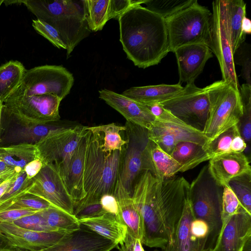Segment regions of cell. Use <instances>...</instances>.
<instances>
[{
    "label": "cell",
    "mask_w": 251,
    "mask_h": 251,
    "mask_svg": "<svg viewBox=\"0 0 251 251\" xmlns=\"http://www.w3.org/2000/svg\"><path fill=\"white\" fill-rule=\"evenodd\" d=\"M223 191V187L210 174L208 164L189 185L187 197L193 216L203 221L209 227V250L214 248L222 226Z\"/></svg>",
    "instance_id": "obj_5"
},
{
    "label": "cell",
    "mask_w": 251,
    "mask_h": 251,
    "mask_svg": "<svg viewBox=\"0 0 251 251\" xmlns=\"http://www.w3.org/2000/svg\"><path fill=\"white\" fill-rule=\"evenodd\" d=\"M142 245L140 239L132 236L127 231L125 240L120 244L118 251H145Z\"/></svg>",
    "instance_id": "obj_48"
},
{
    "label": "cell",
    "mask_w": 251,
    "mask_h": 251,
    "mask_svg": "<svg viewBox=\"0 0 251 251\" xmlns=\"http://www.w3.org/2000/svg\"><path fill=\"white\" fill-rule=\"evenodd\" d=\"M209 172L215 180L224 187L238 176L251 174L250 161L244 152H228L209 160Z\"/></svg>",
    "instance_id": "obj_21"
},
{
    "label": "cell",
    "mask_w": 251,
    "mask_h": 251,
    "mask_svg": "<svg viewBox=\"0 0 251 251\" xmlns=\"http://www.w3.org/2000/svg\"><path fill=\"white\" fill-rule=\"evenodd\" d=\"M243 209H245L229 186L228 185L224 186L222 194V225L231 216Z\"/></svg>",
    "instance_id": "obj_41"
},
{
    "label": "cell",
    "mask_w": 251,
    "mask_h": 251,
    "mask_svg": "<svg viewBox=\"0 0 251 251\" xmlns=\"http://www.w3.org/2000/svg\"><path fill=\"white\" fill-rule=\"evenodd\" d=\"M38 213L49 226L58 231L71 233L81 227L78 220L74 215L55 207L49 208Z\"/></svg>",
    "instance_id": "obj_33"
},
{
    "label": "cell",
    "mask_w": 251,
    "mask_h": 251,
    "mask_svg": "<svg viewBox=\"0 0 251 251\" xmlns=\"http://www.w3.org/2000/svg\"><path fill=\"white\" fill-rule=\"evenodd\" d=\"M193 217L187 196L182 214L173 240L162 250V251H210L206 242L197 238L191 231V223Z\"/></svg>",
    "instance_id": "obj_22"
},
{
    "label": "cell",
    "mask_w": 251,
    "mask_h": 251,
    "mask_svg": "<svg viewBox=\"0 0 251 251\" xmlns=\"http://www.w3.org/2000/svg\"><path fill=\"white\" fill-rule=\"evenodd\" d=\"M183 88L177 84H159L132 87L122 94L143 104L160 103L173 97Z\"/></svg>",
    "instance_id": "obj_27"
},
{
    "label": "cell",
    "mask_w": 251,
    "mask_h": 251,
    "mask_svg": "<svg viewBox=\"0 0 251 251\" xmlns=\"http://www.w3.org/2000/svg\"><path fill=\"white\" fill-rule=\"evenodd\" d=\"M156 251V250H155V251Z\"/></svg>",
    "instance_id": "obj_59"
},
{
    "label": "cell",
    "mask_w": 251,
    "mask_h": 251,
    "mask_svg": "<svg viewBox=\"0 0 251 251\" xmlns=\"http://www.w3.org/2000/svg\"><path fill=\"white\" fill-rule=\"evenodd\" d=\"M242 207L251 214V174H245L230 180L227 184Z\"/></svg>",
    "instance_id": "obj_38"
},
{
    "label": "cell",
    "mask_w": 251,
    "mask_h": 251,
    "mask_svg": "<svg viewBox=\"0 0 251 251\" xmlns=\"http://www.w3.org/2000/svg\"><path fill=\"white\" fill-rule=\"evenodd\" d=\"M78 222L81 226L118 245L124 241L127 231L125 224L108 213L97 217L79 219Z\"/></svg>",
    "instance_id": "obj_25"
},
{
    "label": "cell",
    "mask_w": 251,
    "mask_h": 251,
    "mask_svg": "<svg viewBox=\"0 0 251 251\" xmlns=\"http://www.w3.org/2000/svg\"><path fill=\"white\" fill-rule=\"evenodd\" d=\"M159 104L185 124L202 131L210 108L205 88L186 84L181 91Z\"/></svg>",
    "instance_id": "obj_12"
},
{
    "label": "cell",
    "mask_w": 251,
    "mask_h": 251,
    "mask_svg": "<svg viewBox=\"0 0 251 251\" xmlns=\"http://www.w3.org/2000/svg\"><path fill=\"white\" fill-rule=\"evenodd\" d=\"M4 0H0V6L2 4V3L3 2Z\"/></svg>",
    "instance_id": "obj_58"
},
{
    "label": "cell",
    "mask_w": 251,
    "mask_h": 251,
    "mask_svg": "<svg viewBox=\"0 0 251 251\" xmlns=\"http://www.w3.org/2000/svg\"><path fill=\"white\" fill-rule=\"evenodd\" d=\"M241 29L242 32L246 35L251 33V21L246 16L242 19Z\"/></svg>",
    "instance_id": "obj_52"
},
{
    "label": "cell",
    "mask_w": 251,
    "mask_h": 251,
    "mask_svg": "<svg viewBox=\"0 0 251 251\" xmlns=\"http://www.w3.org/2000/svg\"><path fill=\"white\" fill-rule=\"evenodd\" d=\"M210 108L202 130L208 142L238 124L243 114V105L239 90L223 80L206 86Z\"/></svg>",
    "instance_id": "obj_6"
},
{
    "label": "cell",
    "mask_w": 251,
    "mask_h": 251,
    "mask_svg": "<svg viewBox=\"0 0 251 251\" xmlns=\"http://www.w3.org/2000/svg\"><path fill=\"white\" fill-rule=\"evenodd\" d=\"M240 134L235 125L208 142L203 147L209 159L222 154L230 152V145L233 138Z\"/></svg>",
    "instance_id": "obj_37"
},
{
    "label": "cell",
    "mask_w": 251,
    "mask_h": 251,
    "mask_svg": "<svg viewBox=\"0 0 251 251\" xmlns=\"http://www.w3.org/2000/svg\"><path fill=\"white\" fill-rule=\"evenodd\" d=\"M125 126L126 143L123 149L119 178L131 195L135 180L144 171L146 150L150 139L147 129L128 122Z\"/></svg>",
    "instance_id": "obj_13"
},
{
    "label": "cell",
    "mask_w": 251,
    "mask_h": 251,
    "mask_svg": "<svg viewBox=\"0 0 251 251\" xmlns=\"http://www.w3.org/2000/svg\"><path fill=\"white\" fill-rule=\"evenodd\" d=\"M3 102L0 100V137L1 132V128H2V123L3 119V115H2V107H3Z\"/></svg>",
    "instance_id": "obj_55"
},
{
    "label": "cell",
    "mask_w": 251,
    "mask_h": 251,
    "mask_svg": "<svg viewBox=\"0 0 251 251\" xmlns=\"http://www.w3.org/2000/svg\"><path fill=\"white\" fill-rule=\"evenodd\" d=\"M36 158V150L33 143L24 142L0 147V160L18 172L24 170L26 164Z\"/></svg>",
    "instance_id": "obj_30"
},
{
    "label": "cell",
    "mask_w": 251,
    "mask_h": 251,
    "mask_svg": "<svg viewBox=\"0 0 251 251\" xmlns=\"http://www.w3.org/2000/svg\"><path fill=\"white\" fill-rule=\"evenodd\" d=\"M251 236V214L243 209L222 225L212 251H241Z\"/></svg>",
    "instance_id": "obj_17"
},
{
    "label": "cell",
    "mask_w": 251,
    "mask_h": 251,
    "mask_svg": "<svg viewBox=\"0 0 251 251\" xmlns=\"http://www.w3.org/2000/svg\"><path fill=\"white\" fill-rule=\"evenodd\" d=\"M85 150L84 135L72 155L67 176L64 182L75 205L86 196L83 187Z\"/></svg>",
    "instance_id": "obj_24"
},
{
    "label": "cell",
    "mask_w": 251,
    "mask_h": 251,
    "mask_svg": "<svg viewBox=\"0 0 251 251\" xmlns=\"http://www.w3.org/2000/svg\"><path fill=\"white\" fill-rule=\"evenodd\" d=\"M170 156L180 165L181 172L210 159L202 146L190 142H178Z\"/></svg>",
    "instance_id": "obj_29"
},
{
    "label": "cell",
    "mask_w": 251,
    "mask_h": 251,
    "mask_svg": "<svg viewBox=\"0 0 251 251\" xmlns=\"http://www.w3.org/2000/svg\"><path fill=\"white\" fill-rule=\"evenodd\" d=\"M61 100L52 94L6 99L3 104V117L21 126L58 121L60 120L59 106Z\"/></svg>",
    "instance_id": "obj_9"
},
{
    "label": "cell",
    "mask_w": 251,
    "mask_h": 251,
    "mask_svg": "<svg viewBox=\"0 0 251 251\" xmlns=\"http://www.w3.org/2000/svg\"><path fill=\"white\" fill-rule=\"evenodd\" d=\"M87 128L102 133V148L105 152L110 153L116 150L122 151L126 143V140L123 139L120 134V132L125 131V126L111 123L95 126H87Z\"/></svg>",
    "instance_id": "obj_34"
},
{
    "label": "cell",
    "mask_w": 251,
    "mask_h": 251,
    "mask_svg": "<svg viewBox=\"0 0 251 251\" xmlns=\"http://www.w3.org/2000/svg\"><path fill=\"white\" fill-rule=\"evenodd\" d=\"M212 251V250H211V251Z\"/></svg>",
    "instance_id": "obj_60"
},
{
    "label": "cell",
    "mask_w": 251,
    "mask_h": 251,
    "mask_svg": "<svg viewBox=\"0 0 251 251\" xmlns=\"http://www.w3.org/2000/svg\"><path fill=\"white\" fill-rule=\"evenodd\" d=\"M50 207H54L39 197L26 194L0 206V211L10 209H26L40 211Z\"/></svg>",
    "instance_id": "obj_39"
},
{
    "label": "cell",
    "mask_w": 251,
    "mask_h": 251,
    "mask_svg": "<svg viewBox=\"0 0 251 251\" xmlns=\"http://www.w3.org/2000/svg\"><path fill=\"white\" fill-rule=\"evenodd\" d=\"M73 74L62 66L46 65L26 70L18 87L7 99L52 94L61 100L70 92Z\"/></svg>",
    "instance_id": "obj_8"
},
{
    "label": "cell",
    "mask_w": 251,
    "mask_h": 251,
    "mask_svg": "<svg viewBox=\"0 0 251 251\" xmlns=\"http://www.w3.org/2000/svg\"><path fill=\"white\" fill-rule=\"evenodd\" d=\"M0 231L11 247L25 251H38L58 242L66 233L63 232H40L27 229L12 223L0 222Z\"/></svg>",
    "instance_id": "obj_15"
},
{
    "label": "cell",
    "mask_w": 251,
    "mask_h": 251,
    "mask_svg": "<svg viewBox=\"0 0 251 251\" xmlns=\"http://www.w3.org/2000/svg\"><path fill=\"white\" fill-rule=\"evenodd\" d=\"M241 251H251V236L246 240Z\"/></svg>",
    "instance_id": "obj_54"
},
{
    "label": "cell",
    "mask_w": 251,
    "mask_h": 251,
    "mask_svg": "<svg viewBox=\"0 0 251 251\" xmlns=\"http://www.w3.org/2000/svg\"><path fill=\"white\" fill-rule=\"evenodd\" d=\"M99 98L120 113L126 122L149 129L155 117L146 106L122 94L103 89L99 91Z\"/></svg>",
    "instance_id": "obj_20"
},
{
    "label": "cell",
    "mask_w": 251,
    "mask_h": 251,
    "mask_svg": "<svg viewBox=\"0 0 251 251\" xmlns=\"http://www.w3.org/2000/svg\"><path fill=\"white\" fill-rule=\"evenodd\" d=\"M144 105L155 118L151 126L169 133L178 142H190L204 147L208 142V138L202 131L185 124L159 103Z\"/></svg>",
    "instance_id": "obj_16"
},
{
    "label": "cell",
    "mask_w": 251,
    "mask_h": 251,
    "mask_svg": "<svg viewBox=\"0 0 251 251\" xmlns=\"http://www.w3.org/2000/svg\"><path fill=\"white\" fill-rule=\"evenodd\" d=\"M43 166L42 162L38 158L35 159L26 164L25 167L24 171L27 178L31 179L35 176L40 172Z\"/></svg>",
    "instance_id": "obj_49"
},
{
    "label": "cell",
    "mask_w": 251,
    "mask_h": 251,
    "mask_svg": "<svg viewBox=\"0 0 251 251\" xmlns=\"http://www.w3.org/2000/svg\"><path fill=\"white\" fill-rule=\"evenodd\" d=\"M189 185L183 176L159 180L149 171L140 174L131 198L142 219V244L162 250L172 241Z\"/></svg>",
    "instance_id": "obj_1"
},
{
    "label": "cell",
    "mask_w": 251,
    "mask_h": 251,
    "mask_svg": "<svg viewBox=\"0 0 251 251\" xmlns=\"http://www.w3.org/2000/svg\"><path fill=\"white\" fill-rule=\"evenodd\" d=\"M1 251H21V250L16 248L8 247L3 249Z\"/></svg>",
    "instance_id": "obj_56"
},
{
    "label": "cell",
    "mask_w": 251,
    "mask_h": 251,
    "mask_svg": "<svg viewBox=\"0 0 251 251\" xmlns=\"http://www.w3.org/2000/svg\"><path fill=\"white\" fill-rule=\"evenodd\" d=\"M225 5L229 38L233 53L246 39L241 24L246 16V4L242 0H225Z\"/></svg>",
    "instance_id": "obj_28"
},
{
    "label": "cell",
    "mask_w": 251,
    "mask_h": 251,
    "mask_svg": "<svg viewBox=\"0 0 251 251\" xmlns=\"http://www.w3.org/2000/svg\"><path fill=\"white\" fill-rule=\"evenodd\" d=\"M38 212L26 209H10L0 211V222L13 223L19 219Z\"/></svg>",
    "instance_id": "obj_47"
},
{
    "label": "cell",
    "mask_w": 251,
    "mask_h": 251,
    "mask_svg": "<svg viewBox=\"0 0 251 251\" xmlns=\"http://www.w3.org/2000/svg\"><path fill=\"white\" fill-rule=\"evenodd\" d=\"M250 49V45L244 42L233 53V58L234 64L242 66L241 75L246 83L251 86Z\"/></svg>",
    "instance_id": "obj_42"
},
{
    "label": "cell",
    "mask_w": 251,
    "mask_h": 251,
    "mask_svg": "<svg viewBox=\"0 0 251 251\" xmlns=\"http://www.w3.org/2000/svg\"><path fill=\"white\" fill-rule=\"evenodd\" d=\"M86 20L91 31L101 30L111 19L110 0H84Z\"/></svg>",
    "instance_id": "obj_32"
},
{
    "label": "cell",
    "mask_w": 251,
    "mask_h": 251,
    "mask_svg": "<svg viewBox=\"0 0 251 251\" xmlns=\"http://www.w3.org/2000/svg\"><path fill=\"white\" fill-rule=\"evenodd\" d=\"M11 247L7 239L4 235L0 231V251L4 248Z\"/></svg>",
    "instance_id": "obj_53"
},
{
    "label": "cell",
    "mask_w": 251,
    "mask_h": 251,
    "mask_svg": "<svg viewBox=\"0 0 251 251\" xmlns=\"http://www.w3.org/2000/svg\"><path fill=\"white\" fill-rule=\"evenodd\" d=\"M26 194L39 197L55 208L74 215V202L52 165L43 166L38 174L32 178Z\"/></svg>",
    "instance_id": "obj_14"
},
{
    "label": "cell",
    "mask_w": 251,
    "mask_h": 251,
    "mask_svg": "<svg viewBox=\"0 0 251 251\" xmlns=\"http://www.w3.org/2000/svg\"><path fill=\"white\" fill-rule=\"evenodd\" d=\"M100 202L105 213L113 215L120 222L124 224L118 201L114 195L107 194L102 196L100 199Z\"/></svg>",
    "instance_id": "obj_46"
},
{
    "label": "cell",
    "mask_w": 251,
    "mask_h": 251,
    "mask_svg": "<svg viewBox=\"0 0 251 251\" xmlns=\"http://www.w3.org/2000/svg\"><path fill=\"white\" fill-rule=\"evenodd\" d=\"M105 213L100 200L89 201H80L74 206V215L78 220L97 217Z\"/></svg>",
    "instance_id": "obj_44"
},
{
    "label": "cell",
    "mask_w": 251,
    "mask_h": 251,
    "mask_svg": "<svg viewBox=\"0 0 251 251\" xmlns=\"http://www.w3.org/2000/svg\"><path fill=\"white\" fill-rule=\"evenodd\" d=\"M118 246L115 242L81 226L79 229L66 233L53 245L38 251H111Z\"/></svg>",
    "instance_id": "obj_18"
},
{
    "label": "cell",
    "mask_w": 251,
    "mask_h": 251,
    "mask_svg": "<svg viewBox=\"0 0 251 251\" xmlns=\"http://www.w3.org/2000/svg\"><path fill=\"white\" fill-rule=\"evenodd\" d=\"M20 172H15L0 184V199L11 187Z\"/></svg>",
    "instance_id": "obj_51"
},
{
    "label": "cell",
    "mask_w": 251,
    "mask_h": 251,
    "mask_svg": "<svg viewBox=\"0 0 251 251\" xmlns=\"http://www.w3.org/2000/svg\"><path fill=\"white\" fill-rule=\"evenodd\" d=\"M25 69L18 61L11 60L0 66V100L3 101L18 87Z\"/></svg>",
    "instance_id": "obj_31"
},
{
    "label": "cell",
    "mask_w": 251,
    "mask_h": 251,
    "mask_svg": "<svg viewBox=\"0 0 251 251\" xmlns=\"http://www.w3.org/2000/svg\"><path fill=\"white\" fill-rule=\"evenodd\" d=\"M13 174L4 175V176H0V184H1L4 181H5L7 178H8L10 176H11Z\"/></svg>",
    "instance_id": "obj_57"
},
{
    "label": "cell",
    "mask_w": 251,
    "mask_h": 251,
    "mask_svg": "<svg viewBox=\"0 0 251 251\" xmlns=\"http://www.w3.org/2000/svg\"><path fill=\"white\" fill-rule=\"evenodd\" d=\"M212 13L198 1L165 19L169 51L182 46L202 44L208 46Z\"/></svg>",
    "instance_id": "obj_7"
},
{
    "label": "cell",
    "mask_w": 251,
    "mask_h": 251,
    "mask_svg": "<svg viewBox=\"0 0 251 251\" xmlns=\"http://www.w3.org/2000/svg\"><path fill=\"white\" fill-rule=\"evenodd\" d=\"M239 91L243 105V114L237 125L240 135L248 147L251 138V86L244 83L240 86Z\"/></svg>",
    "instance_id": "obj_36"
},
{
    "label": "cell",
    "mask_w": 251,
    "mask_h": 251,
    "mask_svg": "<svg viewBox=\"0 0 251 251\" xmlns=\"http://www.w3.org/2000/svg\"><path fill=\"white\" fill-rule=\"evenodd\" d=\"M86 129L83 174L86 196L80 201H99L104 195H114L119 177L123 150L104 152L102 148V133L87 127Z\"/></svg>",
    "instance_id": "obj_3"
},
{
    "label": "cell",
    "mask_w": 251,
    "mask_h": 251,
    "mask_svg": "<svg viewBox=\"0 0 251 251\" xmlns=\"http://www.w3.org/2000/svg\"><path fill=\"white\" fill-rule=\"evenodd\" d=\"M117 20L120 41L135 66L145 69L157 65L170 52L165 20L141 4L130 6Z\"/></svg>",
    "instance_id": "obj_2"
},
{
    "label": "cell",
    "mask_w": 251,
    "mask_h": 251,
    "mask_svg": "<svg viewBox=\"0 0 251 251\" xmlns=\"http://www.w3.org/2000/svg\"><path fill=\"white\" fill-rule=\"evenodd\" d=\"M32 25L38 33L48 40L55 47L67 50V47L59 33L53 27L38 19L32 21Z\"/></svg>",
    "instance_id": "obj_45"
},
{
    "label": "cell",
    "mask_w": 251,
    "mask_h": 251,
    "mask_svg": "<svg viewBox=\"0 0 251 251\" xmlns=\"http://www.w3.org/2000/svg\"><path fill=\"white\" fill-rule=\"evenodd\" d=\"M37 17L53 27L67 47L68 59L91 31L86 20L84 0H20Z\"/></svg>",
    "instance_id": "obj_4"
},
{
    "label": "cell",
    "mask_w": 251,
    "mask_h": 251,
    "mask_svg": "<svg viewBox=\"0 0 251 251\" xmlns=\"http://www.w3.org/2000/svg\"><path fill=\"white\" fill-rule=\"evenodd\" d=\"M174 53L177 60L180 84L194 83L202 72L207 61L213 57L209 47L202 44L183 46L176 49Z\"/></svg>",
    "instance_id": "obj_19"
},
{
    "label": "cell",
    "mask_w": 251,
    "mask_h": 251,
    "mask_svg": "<svg viewBox=\"0 0 251 251\" xmlns=\"http://www.w3.org/2000/svg\"><path fill=\"white\" fill-rule=\"evenodd\" d=\"M145 171L150 172L158 180H163L181 172V167L156 144L150 140L146 150Z\"/></svg>",
    "instance_id": "obj_23"
},
{
    "label": "cell",
    "mask_w": 251,
    "mask_h": 251,
    "mask_svg": "<svg viewBox=\"0 0 251 251\" xmlns=\"http://www.w3.org/2000/svg\"><path fill=\"white\" fill-rule=\"evenodd\" d=\"M12 223L21 227L36 231H58L49 226L45 219L39 214L38 212L22 217Z\"/></svg>",
    "instance_id": "obj_43"
},
{
    "label": "cell",
    "mask_w": 251,
    "mask_h": 251,
    "mask_svg": "<svg viewBox=\"0 0 251 251\" xmlns=\"http://www.w3.org/2000/svg\"><path fill=\"white\" fill-rule=\"evenodd\" d=\"M31 183L32 178H27L24 170L21 171L11 187L0 199V206L26 194Z\"/></svg>",
    "instance_id": "obj_40"
},
{
    "label": "cell",
    "mask_w": 251,
    "mask_h": 251,
    "mask_svg": "<svg viewBox=\"0 0 251 251\" xmlns=\"http://www.w3.org/2000/svg\"><path fill=\"white\" fill-rule=\"evenodd\" d=\"M208 47L216 55L220 67L223 80L239 90L233 52L227 25L225 0H214L210 20Z\"/></svg>",
    "instance_id": "obj_11"
},
{
    "label": "cell",
    "mask_w": 251,
    "mask_h": 251,
    "mask_svg": "<svg viewBox=\"0 0 251 251\" xmlns=\"http://www.w3.org/2000/svg\"><path fill=\"white\" fill-rule=\"evenodd\" d=\"M247 148V145L245 140L240 135V134L236 135L232 139L230 145V152L235 153H242Z\"/></svg>",
    "instance_id": "obj_50"
},
{
    "label": "cell",
    "mask_w": 251,
    "mask_h": 251,
    "mask_svg": "<svg viewBox=\"0 0 251 251\" xmlns=\"http://www.w3.org/2000/svg\"><path fill=\"white\" fill-rule=\"evenodd\" d=\"M114 195L118 201L124 223L127 226V232L141 240L143 233L141 215L133 203L131 195L125 188L119 177Z\"/></svg>",
    "instance_id": "obj_26"
},
{
    "label": "cell",
    "mask_w": 251,
    "mask_h": 251,
    "mask_svg": "<svg viewBox=\"0 0 251 251\" xmlns=\"http://www.w3.org/2000/svg\"><path fill=\"white\" fill-rule=\"evenodd\" d=\"M197 0H147V9L167 19L197 2Z\"/></svg>",
    "instance_id": "obj_35"
},
{
    "label": "cell",
    "mask_w": 251,
    "mask_h": 251,
    "mask_svg": "<svg viewBox=\"0 0 251 251\" xmlns=\"http://www.w3.org/2000/svg\"><path fill=\"white\" fill-rule=\"evenodd\" d=\"M80 125L50 132L34 144L37 158L43 165H52L64 182L72 155L87 130Z\"/></svg>",
    "instance_id": "obj_10"
}]
</instances>
